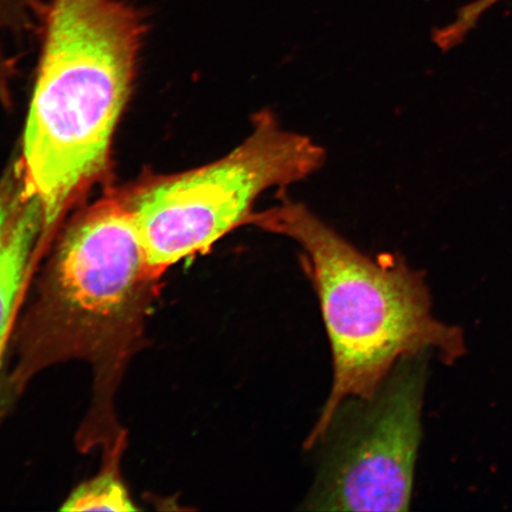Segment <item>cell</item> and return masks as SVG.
Instances as JSON below:
<instances>
[{
    "instance_id": "obj_1",
    "label": "cell",
    "mask_w": 512,
    "mask_h": 512,
    "mask_svg": "<svg viewBox=\"0 0 512 512\" xmlns=\"http://www.w3.org/2000/svg\"><path fill=\"white\" fill-rule=\"evenodd\" d=\"M144 24L123 0H50L21 162L43 239L104 175Z\"/></svg>"
},
{
    "instance_id": "obj_2",
    "label": "cell",
    "mask_w": 512,
    "mask_h": 512,
    "mask_svg": "<svg viewBox=\"0 0 512 512\" xmlns=\"http://www.w3.org/2000/svg\"><path fill=\"white\" fill-rule=\"evenodd\" d=\"M248 226L302 248L322 306L334 382L306 448L324 440L345 402L373 398L403 358L431 351L452 363L465 354L463 331L434 318L424 275L401 256L370 258L284 195L275 206L254 210Z\"/></svg>"
},
{
    "instance_id": "obj_3",
    "label": "cell",
    "mask_w": 512,
    "mask_h": 512,
    "mask_svg": "<svg viewBox=\"0 0 512 512\" xmlns=\"http://www.w3.org/2000/svg\"><path fill=\"white\" fill-rule=\"evenodd\" d=\"M325 151L286 130L277 115H253L252 132L228 155L182 174L152 178L125 192L147 272L206 253L232 230L248 226L267 190L302 182L322 168Z\"/></svg>"
},
{
    "instance_id": "obj_4",
    "label": "cell",
    "mask_w": 512,
    "mask_h": 512,
    "mask_svg": "<svg viewBox=\"0 0 512 512\" xmlns=\"http://www.w3.org/2000/svg\"><path fill=\"white\" fill-rule=\"evenodd\" d=\"M433 352L403 358L339 433L307 509L407 511L422 439V407Z\"/></svg>"
},
{
    "instance_id": "obj_5",
    "label": "cell",
    "mask_w": 512,
    "mask_h": 512,
    "mask_svg": "<svg viewBox=\"0 0 512 512\" xmlns=\"http://www.w3.org/2000/svg\"><path fill=\"white\" fill-rule=\"evenodd\" d=\"M146 271L123 195L101 198L76 219L57 253L54 287L64 310L87 322L117 317Z\"/></svg>"
},
{
    "instance_id": "obj_6",
    "label": "cell",
    "mask_w": 512,
    "mask_h": 512,
    "mask_svg": "<svg viewBox=\"0 0 512 512\" xmlns=\"http://www.w3.org/2000/svg\"><path fill=\"white\" fill-rule=\"evenodd\" d=\"M44 217L40 202L25 196L0 243V350L30 270L32 256L43 239Z\"/></svg>"
},
{
    "instance_id": "obj_7",
    "label": "cell",
    "mask_w": 512,
    "mask_h": 512,
    "mask_svg": "<svg viewBox=\"0 0 512 512\" xmlns=\"http://www.w3.org/2000/svg\"><path fill=\"white\" fill-rule=\"evenodd\" d=\"M63 511H134L133 501L125 486L113 475L88 480L64 502Z\"/></svg>"
},
{
    "instance_id": "obj_8",
    "label": "cell",
    "mask_w": 512,
    "mask_h": 512,
    "mask_svg": "<svg viewBox=\"0 0 512 512\" xmlns=\"http://www.w3.org/2000/svg\"><path fill=\"white\" fill-rule=\"evenodd\" d=\"M27 191L21 163L12 166L0 179V243L8 230L17 210L21 207Z\"/></svg>"
},
{
    "instance_id": "obj_9",
    "label": "cell",
    "mask_w": 512,
    "mask_h": 512,
    "mask_svg": "<svg viewBox=\"0 0 512 512\" xmlns=\"http://www.w3.org/2000/svg\"><path fill=\"white\" fill-rule=\"evenodd\" d=\"M501 2L503 0H475V2L466 4L457 12L454 21L446 25L448 36L453 40L463 42L465 37L477 27L480 18Z\"/></svg>"
}]
</instances>
